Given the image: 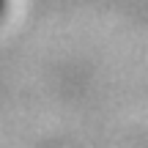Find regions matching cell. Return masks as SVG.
Segmentation results:
<instances>
[{
	"label": "cell",
	"mask_w": 148,
	"mask_h": 148,
	"mask_svg": "<svg viewBox=\"0 0 148 148\" xmlns=\"http://www.w3.org/2000/svg\"><path fill=\"white\" fill-rule=\"evenodd\" d=\"M5 8H8V0H0V19H3V14H5Z\"/></svg>",
	"instance_id": "1"
}]
</instances>
